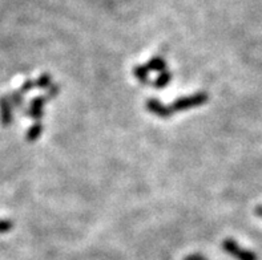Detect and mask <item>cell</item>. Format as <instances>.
Masks as SVG:
<instances>
[{
    "mask_svg": "<svg viewBox=\"0 0 262 260\" xmlns=\"http://www.w3.org/2000/svg\"><path fill=\"white\" fill-rule=\"evenodd\" d=\"M208 101V94L206 93H197L194 96H190V97H185V99L177 100L172 106H170V112H177V110H184V109L193 108V106L203 105Z\"/></svg>",
    "mask_w": 262,
    "mask_h": 260,
    "instance_id": "cell-1",
    "label": "cell"
},
{
    "mask_svg": "<svg viewBox=\"0 0 262 260\" xmlns=\"http://www.w3.org/2000/svg\"><path fill=\"white\" fill-rule=\"evenodd\" d=\"M223 247L228 254L237 257V260H257V255L254 252L244 250V248L239 247L238 244L234 241H232V239H225L223 243Z\"/></svg>",
    "mask_w": 262,
    "mask_h": 260,
    "instance_id": "cell-2",
    "label": "cell"
},
{
    "mask_svg": "<svg viewBox=\"0 0 262 260\" xmlns=\"http://www.w3.org/2000/svg\"><path fill=\"white\" fill-rule=\"evenodd\" d=\"M12 104L8 100L7 96L0 97V120H2V125L8 126L12 122Z\"/></svg>",
    "mask_w": 262,
    "mask_h": 260,
    "instance_id": "cell-3",
    "label": "cell"
},
{
    "mask_svg": "<svg viewBox=\"0 0 262 260\" xmlns=\"http://www.w3.org/2000/svg\"><path fill=\"white\" fill-rule=\"evenodd\" d=\"M47 99L48 97H36V99L33 100L32 102H31V108L28 112H26V114L31 115L33 120H40L41 117H43V105L46 104Z\"/></svg>",
    "mask_w": 262,
    "mask_h": 260,
    "instance_id": "cell-4",
    "label": "cell"
},
{
    "mask_svg": "<svg viewBox=\"0 0 262 260\" xmlns=\"http://www.w3.org/2000/svg\"><path fill=\"white\" fill-rule=\"evenodd\" d=\"M146 108L149 109V112L155 113V114L160 115V117H168V115L172 114L169 108L164 106L161 102L155 99H150L149 101L146 102Z\"/></svg>",
    "mask_w": 262,
    "mask_h": 260,
    "instance_id": "cell-5",
    "label": "cell"
},
{
    "mask_svg": "<svg viewBox=\"0 0 262 260\" xmlns=\"http://www.w3.org/2000/svg\"><path fill=\"white\" fill-rule=\"evenodd\" d=\"M41 130H43V125L40 124V122H36L35 125H32L27 133V139L28 141H35V139L39 138V135L41 134Z\"/></svg>",
    "mask_w": 262,
    "mask_h": 260,
    "instance_id": "cell-6",
    "label": "cell"
},
{
    "mask_svg": "<svg viewBox=\"0 0 262 260\" xmlns=\"http://www.w3.org/2000/svg\"><path fill=\"white\" fill-rule=\"evenodd\" d=\"M23 93L20 92V90H16V92H12L10 93V94L7 96L8 97V100L11 101V104H12L13 108H20V106H23Z\"/></svg>",
    "mask_w": 262,
    "mask_h": 260,
    "instance_id": "cell-7",
    "label": "cell"
},
{
    "mask_svg": "<svg viewBox=\"0 0 262 260\" xmlns=\"http://www.w3.org/2000/svg\"><path fill=\"white\" fill-rule=\"evenodd\" d=\"M165 61H164L161 57H155V59L150 61L148 65H146V69L148 70H164L165 69Z\"/></svg>",
    "mask_w": 262,
    "mask_h": 260,
    "instance_id": "cell-8",
    "label": "cell"
},
{
    "mask_svg": "<svg viewBox=\"0 0 262 260\" xmlns=\"http://www.w3.org/2000/svg\"><path fill=\"white\" fill-rule=\"evenodd\" d=\"M133 73H135V76H136L141 83H145L149 70L146 69V66H136V69H135Z\"/></svg>",
    "mask_w": 262,
    "mask_h": 260,
    "instance_id": "cell-9",
    "label": "cell"
},
{
    "mask_svg": "<svg viewBox=\"0 0 262 260\" xmlns=\"http://www.w3.org/2000/svg\"><path fill=\"white\" fill-rule=\"evenodd\" d=\"M170 77H172V75H170V73L163 72V75H161V76H160V79L157 80L156 83H155V85L159 86V88H163V86H165L166 84L169 83Z\"/></svg>",
    "mask_w": 262,
    "mask_h": 260,
    "instance_id": "cell-10",
    "label": "cell"
},
{
    "mask_svg": "<svg viewBox=\"0 0 262 260\" xmlns=\"http://www.w3.org/2000/svg\"><path fill=\"white\" fill-rule=\"evenodd\" d=\"M36 85L41 89H46L48 86H51V79L48 75H43V76H40L39 80H37Z\"/></svg>",
    "mask_w": 262,
    "mask_h": 260,
    "instance_id": "cell-11",
    "label": "cell"
},
{
    "mask_svg": "<svg viewBox=\"0 0 262 260\" xmlns=\"http://www.w3.org/2000/svg\"><path fill=\"white\" fill-rule=\"evenodd\" d=\"M33 86H35V84H33L32 81H31V80H28V81H26V83L23 84V86L20 88V92H21L24 94V93L30 92V90L33 88Z\"/></svg>",
    "mask_w": 262,
    "mask_h": 260,
    "instance_id": "cell-12",
    "label": "cell"
},
{
    "mask_svg": "<svg viewBox=\"0 0 262 260\" xmlns=\"http://www.w3.org/2000/svg\"><path fill=\"white\" fill-rule=\"evenodd\" d=\"M192 260H206L205 257L204 256H201V255H192Z\"/></svg>",
    "mask_w": 262,
    "mask_h": 260,
    "instance_id": "cell-13",
    "label": "cell"
},
{
    "mask_svg": "<svg viewBox=\"0 0 262 260\" xmlns=\"http://www.w3.org/2000/svg\"><path fill=\"white\" fill-rule=\"evenodd\" d=\"M185 260H192V257H190V256H188V257H186Z\"/></svg>",
    "mask_w": 262,
    "mask_h": 260,
    "instance_id": "cell-14",
    "label": "cell"
}]
</instances>
